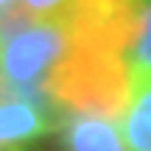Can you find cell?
Wrapping results in <instances>:
<instances>
[{"mask_svg":"<svg viewBox=\"0 0 151 151\" xmlns=\"http://www.w3.org/2000/svg\"><path fill=\"white\" fill-rule=\"evenodd\" d=\"M45 87L65 115L118 120L132 101L126 56L81 45H70L67 56L48 76Z\"/></svg>","mask_w":151,"mask_h":151,"instance_id":"obj_1","label":"cell"},{"mask_svg":"<svg viewBox=\"0 0 151 151\" xmlns=\"http://www.w3.org/2000/svg\"><path fill=\"white\" fill-rule=\"evenodd\" d=\"M120 134L129 151H151V84L132 95L120 118Z\"/></svg>","mask_w":151,"mask_h":151,"instance_id":"obj_5","label":"cell"},{"mask_svg":"<svg viewBox=\"0 0 151 151\" xmlns=\"http://www.w3.org/2000/svg\"><path fill=\"white\" fill-rule=\"evenodd\" d=\"M62 134L65 151H129L109 118L92 115H65L56 129Z\"/></svg>","mask_w":151,"mask_h":151,"instance_id":"obj_4","label":"cell"},{"mask_svg":"<svg viewBox=\"0 0 151 151\" xmlns=\"http://www.w3.org/2000/svg\"><path fill=\"white\" fill-rule=\"evenodd\" d=\"M56 132V123L25 101L0 104V151H34L42 137Z\"/></svg>","mask_w":151,"mask_h":151,"instance_id":"obj_3","label":"cell"},{"mask_svg":"<svg viewBox=\"0 0 151 151\" xmlns=\"http://www.w3.org/2000/svg\"><path fill=\"white\" fill-rule=\"evenodd\" d=\"M39 20H42V17H37L22 3H14V0H11L9 6H3V9H0V48L9 45L14 37H20L22 31H28L31 25H37Z\"/></svg>","mask_w":151,"mask_h":151,"instance_id":"obj_7","label":"cell"},{"mask_svg":"<svg viewBox=\"0 0 151 151\" xmlns=\"http://www.w3.org/2000/svg\"><path fill=\"white\" fill-rule=\"evenodd\" d=\"M126 70L132 81V95L151 84V0L143 3V14L137 22V31L126 50Z\"/></svg>","mask_w":151,"mask_h":151,"instance_id":"obj_6","label":"cell"},{"mask_svg":"<svg viewBox=\"0 0 151 151\" xmlns=\"http://www.w3.org/2000/svg\"><path fill=\"white\" fill-rule=\"evenodd\" d=\"M70 50V31L65 20H39L9 45L0 48L3 84H45L53 67Z\"/></svg>","mask_w":151,"mask_h":151,"instance_id":"obj_2","label":"cell"},{"mask_svg":"<svg viewBox=\"0 0 151 151\" xmlns=\"http://www.w3.org/2000/svg\"><path fill=\"white\" fill-rule=\"evenodd\" d=\"M20 3L28 6V9L37 17H42V20H56V17H62L67 11L70 0H20Z\"/></svg>","mask_w":151,"mask_h":151,"instance_id":"obj_8","label":"cell"}]
</instances>
